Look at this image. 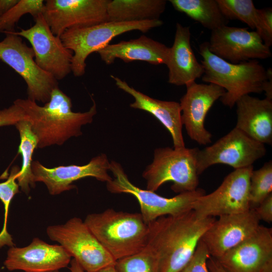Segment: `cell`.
Instances as JSON below:
<instances>
[{
    "label": "cell",
    "instance_id": "9a60e30c",
    "mask_svg": "<svg viewBox=\"0 0 272 272\" xmlns=\"http://www.w3.org/2000/svg\"><path fill=\"white\" fill-rule=\"evenodd\" d=\"M186 92L180 100L181 121L190 138L200 145L212 142V135L205 128L207 114L216 101L225 94V90L213 84L193 82L186 86Z\"/></svg>",
    "mask_w": 272,
    "mask_h": 272
},
{
    "label": "cell",
    "instance_id": "d590c367",
    "mask_svg": "<svg viewBox=\"0 0 272 272\" xmlns=\"http://www.w3.org/2000/svg\"><path fill=\"white\" fill-rule=\"evenodd\" d=\"M19 0H0V18L7 13Z\"/></svg>",
    "mask_w": 272,
    "mask_h": 272
},
{
    "label": "cell",
    "instance_id": "44dd1931",
    "mask_svg": "<svg viewBox=\"0 0 272 272\" xmlns=\"http://www.w3.org/2000/svg\"><path fill=\"white\" fill-rule=\"evenodd\" d=\"M111 77L119 89L134 98V101L130 104L131 108L144 110L155 116L170 132L174 148L185 147L182 134L183 124L179 103L151 98L129 86L119 78L113 75Z\"/></svg>",
    "mask_w": 272,
    "mask_h": 272
},
{
    "label": "cell",
    "instance_id": "b9f144b4",
    "mask_svg": "<svg viewBox=\"0 0 272 272\" xmlns=\"http://www.w3.org/2000/svg\"><path fill=\"white\" fill-rule=\"evenodd\" d=\"M22 272H28V271H22ZM51 272H59V271H58V270H57V271H51Z\"/></svg>",
    "mask_w": 272,
    "mask_h": 272
},
{
    "label": "cell",
    "instance_id": "4316f807",
    "mask_svg": "<svg viewBox=\"0 0 272 272\" xmlns=\"http://www.w3.org/2000/svg\"><path fill=\"white\" fill-rule=\"evenodd\" d=\"M19 131L20 143L18 153L22 158V166L17 177V183L21 190L26 194L30 191V187L34 188L35 182L31 170L32 155L37 148L38 139L33 132L30 122L23 119L15 125Z\"/></svg>",
    "mask_w": 272,
    "mask_h": 272
},
{
    "label": "cell",
    "instance_id": "e575fe53",
    "mask_svg": "<svg viewBox=\"0 0 272 272\" xmlns=\"http://www.w3.org/2000/svg\"><path fill=\"white\" fill-rule=\"evenodd\" d=\"M207 266L210 272H227L219 261L212 256L208 259Z\"/></svg>",
    "mask_w": 272,
    "mask_h": 272
},
{
    "label": "cell",
    "instance_id": "9c48e42d",
    "mask_svg": "<svg viewBox=\"0 0 272 272\" xmlns=\"http://www.w3.org/2000/svg\"><path fill=\"white\" fill-rule=\"evenodd\" d=\"M0 60L23 79L28 98L32 101L47 103L53 90L58 87V81L36 63L32 48L13 32L6 33L0 41Z\"/></svg>",
    "mask_w": 272,
    "mask_h": 272
},
{
    "label": "cell",
    "instance_id": "603a6c76",
    "mask_svg": "<svg viewBox=\"0 0 272 272\" xmlns=\"http://www.w3.org/2000/svg\"><path fill=\"white\" fill-rule=\"evenodd\" d=\"M169 47L154 39L142 35L138 38L108 44L97 53L107 64L119 58L126 63L135 60L152 64H166Z\"/></svg>",
    "mask_w": 272,
    "mask_h": 272
},
{
    "label": "cell",
    "instance_id": "30bf717a",
    "mask_svg": "<svg viewBox=\"0 0 272 272\" xmlns=\"http://www.w3.org/2000/svg\"><path fill=\"white\" fill-rule=\"evenodd\" d=\"M253 166L235 169L213 192L198 197L192 210L199 218L238 214L250 209V178Z\"/></svg>",
    "mask_w": 272,
    "mask_h": 272
},
{
    "label": "cell",
    "instance_id": "836d02e7",
    "mask_svg": "<svg viewBox=\"0 0 272 272\" xmlns=\"http://www.w3.org/2000/svg\"><path fill=\"white\" fill-rule=\"evenodd\" d=\"M259 220L270 223L272 222V193L253 209Z\"/></svg>",
    "mask_w": 272,
    "mask_h": 272
},
{
    "label": "cell",
    "instance_id": "6da1fadb",
    "mask_svg": "<svg viewBox=\"0 0 272 272\" xmlns=\"http://www.w3.org/2000/svg\"><path fill=\"white\" fill-rule=\"evenodd\" d=\"M199 218L192 210L161 217L149 223L148 246L157 256L159 272H180L192 256L198 242L215 221Z\"/></svg>",
    "mask_w": 272,
    "mask_h": 272
},
{
    "label": "cell",
    "instance_id": "4dcf8cb0",
    "mask_svg": "<svg viewBox=\"0 0 272 272\" xmlns=\"http://www.w3.org/2000/svg\"><path fill=\"white\" fill-rule=\"evenodd\" d=\"M20 170L17 166L13 167L7 180L0 183V200L4 208V224L0 232V248L6 245L10 247L15 246L12 236L7 230V221L11 201L19 191L16 179Z\"/></svg>",
    "mask_w": 272,
    "mask_h": 272
},
{
    "label": "cell",
    "instance_id": "cb8c5ba5",
    "mask_svg": "<svg viewBox=\"0 0 272 272\" xmlns=\"http://www.w3.org/2000/svg\"><path fill=\"white\" fill-rule=\"evenodd\" d=\"M165 0H109V21L133 22L159 19L165 11Z\"/></svg>",
    "mask_w": 272,
    "mask_h": 272
},
{
    "label": "cell",
    "instance_id": "ac0fdd59",
    "mask_svg": "<svg viewBox=\"0 0 272 272\" xmlns=\"http://www.w3.org/2000/svg\"><path fill=\"white\" fill-rule=\"evenodd\" d=\"M71 258L59 244H50L36 237L26 246L10 247L4 264L9 271L51 272L67 267Z\"/></svg>",
    "mask_w": 272,
    "mask_h": 272
},
{
    "label": "cell",
    "instance_id": "ab89813d",
    "mask_svg": "<svg viewBox=\"0 0 272 272\" xmlns=\"http://www.w3.org/2000/svg\"><path fill=\"white\" fill-rule=\"evenodd\" d=\"M260 272H272V260H269L265 265Z\"/></svg>",
    "mask_w": 272,
    "mask_h": 272
},
{
    "label": "cell",
    "instance_id": "2e32d148",
    "mask_svg": "<svg viewBox=\"0 0 272 272\" xmlns=\"http://www.w3.org/2000/svg\"><path fill=\"white\" fill-rule=\"evenodd\" d=\"M110 162L105 154L93 158L86 165H71L48 168L38 161H32L31 170L35 182H43L50 194L57 195L75 187L73 183L85 177H93L106 183L112 177L108 173Z\"/></svg>",
    "mask_w": 272,
    "mask_h": 272
},
{
    "label": "cell",
    "instance_id": "52a82bcc",
    "mask_svg": "<svg viewBox=\"0 0 272 272\" xmlns=\"http://www.w3.org/2000/svg\"><path fill=\"white\" fill-rule=\"evenodd\" d=\"M109 171L113 176L106 183L107 190L113 193H127L138 200L144 221L148 224L165 216H177L192 210L195 201L206 194L201 188L179 193L170 198L155 191L138 187L130 182L121 165L115 161L110 162Z\"/></svg>",
    "mask_w": 272,
    "mask_h": 272
},
{
    "label": "cell",
    "instance_id": "484cf974",
    "mask_svg": "<svg viewBox=\"0 0 272 272\" xmlns=\"http://www.w3.org/2000/svg\"><path fill=\"white\" fill-rule=\"evenodd\" d=\"M174 8L212 31L226 26L229 20L217 0H170Z\"/></svg>",
    "mask_w": 272,
    "mask_h": 272
},
{
    "label": "cell",
    "instance_id": "d6986e66",
    "mask_svg": "<svg viewBox=\"0 0 272 272\" xmlns=\"http://www.w3.org/2000/svg\"><path fill=\"white\" fill-rule=\"evenodd\" d=\"M227 272H260L272 260V229L260 225L249 238L216 258Z\"/></svg>",
    "mask_w": 272,
    "mask_h": 272
},
{
    "label": "cell",
    "instance_id": "60d3db41",
    "mask_svg": "<svg viewBox=\"0 0 272 272\" xmlns=\"http://www.w3.org/2000/svg\"><path fill=\"white\" fill-rule=\"evenodd\" d=\"M96 272H117L114 265L107 266Z\"/></svg>",
    "mask_w": 272,
    "mask_h": 272
},
{
    "label": "cell",
    "instance_id": "74e56055",
    "mask_svg": "<svg viewBox=\"0 0 272 272\" xmlns=\"http://www.w3.org/2000/svg\"><path fill=\"white\" fill-rule=\"evenodd\" d=\"M264 23L267 28L272 31V10L268 8L261 9Z\"/></svg>",
    "mask_w": 272,
    "mask_h": 272
},
{
    "label": "cell",
    "instance_id": "8fae6325",
    "mask_svg": "<svg viewBox=\"0 0 272 272\" xmlns=\"http://www.w3.org/2000/svg\"><path fill=\"white\" fill-rule=\"evenodd\" d=\"M266 153L264 145L235 127L214 144L198 150L196 168L199 175L209 167L218 164L235 169L252 166Z\"/></svg>",
    "mask_w": 272,
    "mask_h": 272
},
{
    "label": "cell",
    "instance_id": "7c38bea8",
    "mask_svg": "<svg viewBox=\"0 0 272 272\" xmlns=\"http://www.w3.org/2000/svg\"><path fill=\"white\" fill-rule=\"evenodd\" d=\"M34 20L35 23L30 28L12 32L29 42L35 60L41 69L57 81L62 80L72 72L73 52L52 33L42 14Z\"/></svg>",
    "mask_w": 272,
    "mask_h": 272
},
{
    "label": "cell",
    "instance_id": "e0dca14e",
    "mask_svg": "<svg viewBox=\"0 0 272 272\" xmlns=\"http://www.w3.org/2000/svg\"><path fill=\"white\" fill-rule=\"evenodd\" d=\"M259 221L253 209L221 216L206 231L201 240L211 256L218 258L251 236L260 226Z\"/></svg>",
    "mask_w": 272,
    "mask_h": 272
},
{
    "label": "cell",
    "instance_id": "3957f363",
    "mask_svg": "<svg viewBox=\"0 0 272 272\" xmlns=\"http://www.w3.org/2000/svg\"><path fill=\"white\" fill-rule=\"evenodd\" d=\"M84 221L116 261L139 252L147 245L149 225L141 213L108 209L88 215Z\"/></svg>",
    "mask_w": 272,
    "mask_h": 272
},
{
    "label": "cell",
    "instance_id": "ba28073f",
    "mask_svg": "<svg viewBox=\"0 0 272 272\" xmlns=\"http://www.w3.org/2000/svg\"><path fill=\"white\" fill-rule=\"evenodd\" d=\"M49 238L59 243L85 272L115 265L116 260L102 245L84 221L73 217L46 228Z\"/></svg>",
    "mask_w": 272,
    "mask_h": 272
},
{
    "label": "cell",
    "instance_id": "f1b7e54d",
    "mask_svg": "<svg viewBox=\"0 0 272 272\" xmlns=\"http://www.w3.org/2000/svg\"><path fill=\"white\" fill-rule=\"evenodd\" d=\"M272 193V162L269 161L259 169L252 171L249 184L250 209L256 207Z\"/></svg>",
    "mask_w": 272,
    "mask_h": 272
},
{
    "label": "cell",
    "instance_id": "7402d4cb",
    "mask_svg": "<svg viewBox=\"0 0 272 272\" xmlns=\"http://www.w3.org/2000/svg\"><path fill=\"white\" fill-rule=\"evenodd\" d=\"M235 127L263 144L272 143V100L246 95L235 103Z\"/></svg>",
    "mask_w": 272,
    "mask_h": 272
},
{
    "label": "cell",
    "instance_id": "5b68a950",
    "mask_svg": "<svg viewBox=\"0 0 272 272\" xmlns=\"http://www.w3.org/2000/svg\"><path fill=\"white\" fill-rule=\"evenodd\" d=\"M163 24V22L160 19L133 22L108 21L90 26L69 29L60 38L64 46L73 52L72 72L75 77H81L85 74L88 56L109 44L115 37L133 30L145 33Z\"/></svg>",
    "mask_w": 272,
    "mask_h": 272
},
{
    "label": "cell",
    "instance_id": "f35d334b",
    "mask_svg": "<svg viewBox=\"0 0 272 272\" xmlns=\"http://www.w3.org/2000/svg\"><path fill=\"white\" fill-rule=\"evenodd\" d=\"M70 264L71 272H85L74 258L71 260Z\"/></svg>",
    "mask_w": 272,
    "mask_h": 272
},
{
    "label": "cell",
    "instance_id": "4fadbf2b",
    "mask_svg": "<svg viewBox=\"0 0 272 272\" xmlns=\"http://www.w3.org/2000/svg\"><path fill=\"white\" fill-rule=\"evenodd\" d=\"M109 0H47L43 16L52 33L60 37L66 30L109 21Z\"/></svg>",
    "mask_w": 272,
    "mask_h": 272
},
{
    "label": "cell",
    "instance_id": "ffe728a7",
    "mask_svg": "<svg viewBox=\"0 0 272 272\" xmlns=\"http://www.w3.org/2000/svg\"><path fill=\"white\" fill-rule=\"evenodd\" d=\"M191 33L188 26L176 23L174 40L169 47L166 63L168 69V82L176 86L195 82L202 76L204 70L191 48Z\"/></svg>",
    "mask_w": 272,
    "mask_h": 272
},
{
    "label": "cell",
    "instance_id": "d4e9b609",
    "mask_svg": "<svg viewBox=\"0 0 272 272\" xmlns=\"http://www.w3.org/2000/svg\"><path fill=\"white\" fill-rule=\"evenodd\" d=\"M225 17L228 20H238L255 29L264 43L272 44V31L264 21L261 9H257L252 0H217Z\"/></svg>",
    "mask_w": 272,
    "mask_h": 272
},
{
    "label": "cell",
    "instance_id": "8d00e7d4",
    "mask_svg": "<svg viewBox=\"0 0 272 272\" xmlns=\"http://www.w3.org/2000/svg\"><path fill=\"white\" fill-rule=\"evenodd\" d=\"M268 79L264 87L263 92H265L266 98L272 100V71L271 68L267 70Z\"/></svg>",
    "mask_w": 272,
    "mask_h": 272
},
{
    "label": "cell",
    "instance_id": "277c9868",
    "mask_svg": "<svg viewBox=\"0 0 272 272\" xmlns=\"http://www.w3.org/2000/svg\"><path fill=\"white\" fill-rule=\"evenodd\" d=\"M199 52L204 73L202 80L223 88L225 93L220 99L232 108L242 96L250 93H260L268 79L267 70L256 60L239 63L229 62L212 53L208 42L199 46Z\"/></svg>",
    "mask_w": 272,
    "mask_h": 272
},
{
    "label": "cell",
    "instance_id": "8992f818",
    "mask_svg": "<svg viewBox=\"0 0 272 272\" xmlns=\"http://www.w3.org/2000/svg\"><path fill=\"white\" fill-rule=\"evenodd\" d=\"M197 148L163 147L154 151L152 162L142 176L146 189L156 191L164 183L172 182L171 189L176 193L193 191L199 183L196 168Z\"/></svg>",
    "mask_w": 272,
    "mask_h": 272
},
{
    "label": "cell",
    "instance_id": "d6a6232c",
    "mask_svg": "<svg viewBox=\"0 0 272 272\" xmlns=\"http://www.w3.org/2000/svg\"><path fill=\"white\" fill-rule=\"evenodd\" d=\"M25 119L23 110L14 103L10 107L0 110V126L15 125Z\"/></svg>",
    "mask_w": 272,
    "mask_h": 272
},
{
    "label": "cell",
    "instance_id": "5bb4252c",
    "mask_svg": "<svg viewBox=\"0 0 272 272\" xmlns=\"http://www.w3.org/2000/svg\"><path fill=\"white\" fill-rule=\"evenodd\" d=\"M208 47L214 54L234 64L271 56L259 35L245 28L226 25L212 31Z\"/></svg>",
    "mask_w": 272,
    "mask_h": 272
},
{
    "label": "cell",
    "instance_id": "83f0119b",
    "mask_svg": "<svg viewBox=\"0 0 272 272\" xmlns=\"http://www.w3.org/2000/svg\"><path fill=\"white\" fill-rule=\"evenodd\" d=\"M45 2L42 0H19L7 13L0 18V32H14L21 18L29 14L34 19L43 14Z\"/></svg>",
    "mask_w": 272,
    "mask_h": 272
},
{
    "label": "cell",
    "instance_id": "1f68e13d",
    "mask_svg": "<svg viewBox=\"0 0 272 272\" xmlns=\"http://www.w3.org/2000/svg\"><path fill=\"white\" fill-rule=\"evenodd\" d=\"M210 256L206 245L200 240L191 259L180 272H210L207 260Z\"/></svg>",
    "mask_w": 272,
    "mask_h": 272
},
{
    "label": "cell",
    "instance_id": "f546056e",
    "mask_svg": "<svg viewBox=\"0 0 272 272\" xmlns=\"http://www.w3.org/2000/svg\"><path fill=\"white\" fill-rule=\"evenodd\" d=\"M117 272H159L157 256L146 246L139 252L116 261Z\"/></svg>",
    "mask_w": 272,
    "mask_h": 272
},
{
    "label": "cell",
    "instance_id": "7a4b0ae2",
    "mask_svg": "<svg viewBox=\"0 0 272 272\" xmlns=\"http://www.w3.org/2000/svg\"><path fill=\"white\" fill-rule=\"evenodd\" d=\"M91 99L93 104L88 111L75 112L71 99L58 87L44 106L28 98L17 99L14 103L21 108L25 119L30 122L38 139L37 148H44L62 145L71 138L82 134V126L91 123L97 113L96 104Z\"/></svg>",
    "mask_w": 272,
    "mask_h": 272
}]
</instances>
